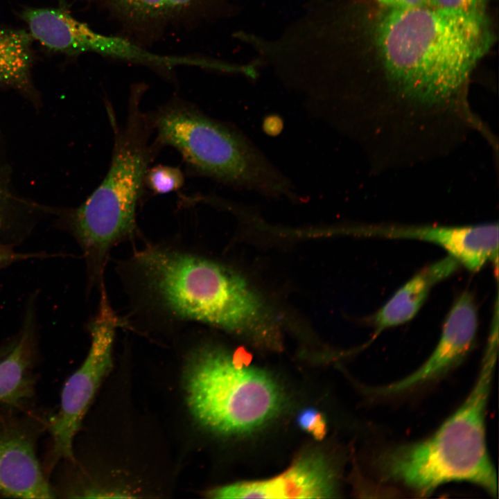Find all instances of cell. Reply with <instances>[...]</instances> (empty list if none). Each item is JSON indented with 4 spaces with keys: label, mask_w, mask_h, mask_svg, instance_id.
<instances>
[{
    "label": "cell",
    "mask_w": 499,
    "mask_h": 499,
    "mask_svg": "<svg viewBox=\"0 0 499 499\" xmlns=\"http://www.w3.org/2000/svg\"><path fill=\"white\" fill-rule=\"evenodd\" d=\"M145 85L133 86L125 123L114 122L111 161L103 180L71 214L72 230L89 264L103 272L110 248L134 233L136 210L145 177L157 146L150 144L153 132L149 115L141 107Z\"/></svg>",
    "instance_id": "cell-4"
},
{
    "label": "cell",
    "mask_w": 499,
    "mask_h": 499,
    "mask_svg": "<svg viewBox=\"0 0 499 499\" xmlns=\"http://www.w3.org/2000/svg\"><path fill=\"white\" fill-rule=\"evenodd\" d=\"M35 256H38V255L17 252L9 246L0 243V268L14 261Z\"/></svg>",
    "instance_id": "cell-20"
},
{
    "label": "cell",
    "mask_w": 499,
    "mask_h": 499,
    "mask_svg": "<svg viewBox=\"0 0 499 499\" xmlns=\"http://www.w3.org/2000/svg\"><path fill=\"white\" fill-rule=\"evenodd\" d=\"M185 388L195 419L225 435L259 429L277 415L283 403L281 389L267 372L214 346L202 347L190 356Z\"/></svg>",
    "instance_id": "cell-6"
},
{
    "label": "cell",
    "mask_w": 499,
    "mask_h": 499,
    "mask_svg": "<svg viewBox=\"0 0 499 499\" xmlns=\"http://www.w3.org/2000/svg\"><path fill=\"white\" fill-rule=\"evenodd\" d=\"M299 427L316 439H322L326 432V423L322 413L309 408L301 411L297 417Z\"/></svg>",
    "instance_id": "cell-18"
},
{
    "label": "cell",
    "mask_w": 499,
    "mask_h": 499,
    "mask_svg": "<svg viewBox=\"0 0 499 499\" xmlns=\"http://www.w3.org/2000/svg\"><path fill=\"white\" fill-rule=\"evenodd\" d=\"M137 263L149 290L174 316L214 326L262 347L278 349V325L240 274L190 254L150 248Z\"/></svg>",
    "instance_id": "cell-3"
},
{
    "label": "cell",
    "mask_w": 499,
    "mask_h": 499,
    "mask_svg": "<svg viewBox=\"0 0 499 499\" xmlns=\"http://www.w3.org/2000/svg\"><path fill=\"white\" fill-rule=\"evenodd\" d=\"M149 119L155 145L177 150L195 173L267 196L293 194L289 180L238 128L179 99Z\"/></svg>",
    "instance_id": "cell-5"
},
{
    "label": "cell",
    "mask_w": 499,
    "mask_h": 499,
    "mask_svg": "<svg viewBox=\"0 0 499 499\" xmlns=\"http://www.w3.org/2000/svg\"><path fill=\"white\" fill-rule=\"evenodd\" d=\"M498 333L492 330L476 380L458 409L430 437L390 446L374 459L381 480L397 483L420 496L453 482L474 484L493 497L497 474L489 457L486 414L497 360Z\"/></svg>",
    "instance_id": "cell-2"
},
{
    "label": "cell",
    "mask_w": 499,
    "mask_h": 499,
    "mask_svg": "<svg viewBox=\"0 0 499 499\" xmlns=\"http://www.w3.org/2000/svg\"><path fill=\"white\" fill-rule=\"evenodd\" d=\"M392 8H415L429 6L428 0H381Z\"/></svg>",
    "instance_id": "cell-21"
},
{
    "label": "cell",
    "mask_w": 499,
    "mask_h": 499,
    "mask_svg": "<svg viewBox=\"0 0 499 499\" xmlns=\"http://www.w3.org/2000/svg\"><path fill=\"white\" fill-rule=\"evenodd\" d=\"M18 16L34 42L46 51L67 57L94 53L106 58L146 67L164 74L174 65L172 55L155 53L119 35L96 31L76 18L69 7L25 6Z\"/></svg>",
    "instance_id": "cell-7"
},
{
    "label": "cell",
    "mask_w": 499,
    "mask_h": 499,
    "mask_svg": "<svg viewBox=\"0 0 499 499\" xmlns=\"http://www.w3.org/2000/svg\"><path fill=\"white\" fill-rule=\"evenodd\" d=\"M36 439L35 431L28 422L0 421V496L56 497L37 457Z\"/></svg>",
    "instance_id": "cell-13"
},
{
    "label": "cell",
    "mask_w": 499,
    "mask_h": 499,
    "mask_svg": "<svg viewBox=\"0 0 499 499\" xmlns=\"http://www.w3.org/2000/svg\"><path fill=\"white\" fill-rule=\"evenodd\" d=\"M119 326V320L102 285L98 311L90 325L91 342L88 354L66 381L58 411L50 421L53 463L73 457L75 436L100 383L111 369L112 347Z\"/></svg>",
    "instance_id": "cell-9"
},
{
    "label": "cell",
    "mask_w": 499,
    "mask_h": 499,
    "mask_svg": "<svg viewBox=\"0 0 499 499\" xmlns=\"http://www.w3.org/2000/svg\"><path fill=\"white\" fill-rule=\"evenodd\" d=\"M428 3L437 8L481 12L485 11L487 0H428Z\"/></svg>",
    "instance_id": "cell-19"
},
{
    "label": "cell",
    "mask_w": 499,
    "mask_h": 499,
    "mask_svg": "<svg viewBox=\"0 0 499 499\" xmlns=\"http://www.w3.org/2000/svg\"><path fill=\"white\" fill-rule=\"evenodd\" d=\"M184 180L178 167L157 165L147 170L145 185L155 194H166L180 189Z\"/></svg>",
    "instance_id": "cell-17"
},
{
    "label": "cell",
    "mask_w": 499,
    "mask_h": 499,
    "mask_svg": "<svg viewBox=\"0 0 499 499\" xmlns=\"http://www.w3.org/2000/svg\"><path fill=\"white\" fill-rule=\"evenodd\" d=\"M338 493V475L331 463L317 451L300 455L281 474L269 479L238 482L217 487L209 498H327Z\"/></svg>",
    "instance_id": "cell-10"
},
{
    "label": "cell",
    "mask_w": 499,
    "mask_h": 499,
    "mask_svg": "<svg viewBox=\"0 0 499 499\" xmlns=\"http://www.w3.org/2000/svg\"><path fill=\"white\" fill-rule=\"evenodd\" d=\"M80 2L105 15L119 35L146 49L174 33L193 31L227 17L235 0H61Z\"/></svg>",
    "instance_id": "cell-8"
},
{
    "label": "cell",
    "mask_w": 499,
    "mask_h": 499,
    "mask_svg": "<svg viewBox=\"0 0 499 499\" xmlns=\"http://www.w3.org/2000/svg\"><path fill=\"white\" fill-rule=\"evenodd\" d=\"M478 313L472 295L466 291L455 301L443 326L440 340L428 360L416 371L398 381L372 388L373 394L392 396L436 380L460 364L474 343Z\"/></svg>",
    "instance_id": "cell-11"
},
{
    "label": "cell",
    "mask_w": 499,
    "mask_h": 499,
    "mask_svg": "<svg viewBox=\"0 0 499 499\" xmlns=\"http://www.w3.org/2000/svg\"><path fill=\"white\" fill-rule=\"evenodd\" d=\"M33 42L26 29L0 26V87L34 94Z\"/></svg>",
    "instance_id": "cell-15"
},
{
    "label": "cell",
    "mask_w": 499,
    "mask_h": 499,
    "mask_svg": "<svg viewBox=\"0 0 499 499\" xmlns=\"http://www.w3.org/2000/svg\"><path fill=\"white\" fill-rule=\"evenodd\" d=\"M33 353V333L27 321L19 338L0 359V404L17 403L31 394Z\"/></svg>",
    "instance_id": "cell-16"
},
{
    "label": "cell",
    "mask_w": 499,
    "mask_h": 499,
    "mask_svg": "<svg viewBox=\"0 0 499 499\" xmlns=\"http://www.w3.org/2000/svg\"><path fill=\"white\" fill-rule=\"evenodd\" d=\"M459 265L457 260L448 256L414 275L371 317L375 335L412 319L424 303L430 289L455 272Z\"/></svg>",
    "instance_id": "cell-14"
},
{
    "label": "cell",
    "mask_w": 499,
    "mask_h": 499,
    "mask_svg": "<svg viewBox=\"0 0 499 499\" xmlns=\"http://www.w3.org/2000/svg\"><path fill=\"white\" fill-rule=\"evenodd\" d=\"M353 233L431 242L442 247L471 271H478L489 261L498 271V223L464 227L371 226L356 228Z\"/></svg>",
    "instance_id": "cell-12"
},
{
    "label": "cell",
    "mask_w": 499,
    "mask_h": 499,
    "mask_svg": "<svg viewBox=\"0 0 499 499\" xmlns=\"http://www.w3.org/2000/svg\"><path fill=\"white\" fill-rule=\"evenodd\" d=\"M493 42L485 11L392 8L377 29L394 91L422 109L450 107Z\"/></svg>",
    "instance_id": "cell-1"
}]
</instances>
